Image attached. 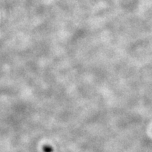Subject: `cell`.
Listing matches in <instances>:
<instances>
[{"instance_id":"cell-1","label":"cell","mask_w":152,"mask_h":152,"mask_svg":"<svg viewBox=\"0 0 152 152\" xmlns=\"http://www.w3.org/2000/svg\"><path fill=\"white\" fill-rule=\"evenodd\" d=\"M42 151L43 152H53L54 149L53 148L49 145H44L42 147Z\"/></svg>"}]
</instances>
